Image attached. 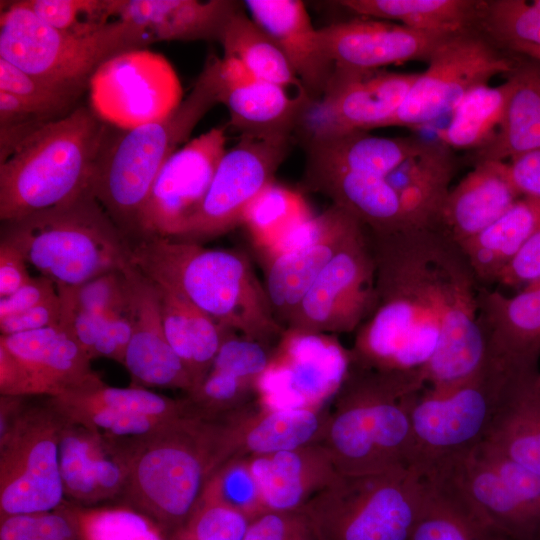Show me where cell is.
Segmentation results:
<instances>
[{"label":"cell","instance_id":"1","mask_svg":"<svg viewBox=\"0 0 540 540\" xmlns=\"http://www.w3.org/2000/svg\"><path fill=\"white\" fill-rule=\"evenodd\" d=\"M368 236L376 267L377 302L356 331L351 363L380 372L423 376L439 341L449 266L457 244L430 228L384 234L368 231Z\"/></svg>","mask_w":540,"mask_h":540},{"label":"cell","instance_id":"2","mask_svg":"<svg viewBox=\"0 0 540 540\" xmlns=\"http://www.w3.org/2000/svg\"><path fill=\"white\" fill-rule=\"evenodd\" d=\"M229 420L188 410L137 445L122 492L163 532L180 533L234 455Z\"/></svg>","mask_w":540,"mask_h":540},{"label":"cell","instance_id":"3","mask_svg":"<svg viewBox=\"0 0 540 540\" xmlns=\"http://www.w3.org/2000/svg\"><path fill=\"white\" fill-rule=\"evenodd\" d=\"M130 261L155 284L184 297L238 334L270 345L285 330L250 258L241 250L148 237L131 243Z\"/></svg>","mask_w":540,"mask_h":540},{"label":"cell","instance_id":"4","mask_svg":"<svg viewBox=\"0 0 540 540\" xmlns=\"http://www.w3.org/2000/svg\"><path fill=\"white\" fill-rule=\"evenodd\" d=\"M109 127L90 107L78 106L1 150V222L56 207L90 189Z\"/></svg>","mask_w":540,"mask_h":540},{"label":"cell","instance_id":"5","mask_svg":"<svg viewBox=\"0 0 540 540\" xmlns=\"http://www.w3.org/2000/svg\"><path fill=\"white\" fill-rule=\"evenodd\" d=\"M426 386L420 374L380 372L351 363L327 426V445L339 474L414 468L411 407Z\"/></svg>","mask_w":540,"mask_h":540},{"label":"cell","instance_id":"6","mask_svg":"<svg viewBox=\"0 0 540 540\" xmlns=\"http://www.w3.org/2000/svg\"><path fill=\"white\" fill-rule=\"evenodd\" d=\"M219 57L209 55L189 95L165 119L130 130H108L98 156L91 190L130 242L152 185L208 111L218 104Z\"/></svg>","mask_w":540,"mask_h":540},{"label":"cell","instance_id":"7","mask_svg":"<svg viewBox=\"0 0 540 540\" xmlns=\"http://www.w3.org/2000/svg\"><path fill=\"white\" fill-rule=\"evenodd\" d=\"M0 241L56 285L79 286L131 262V242L91 188L64 204L2 222Z\"/></svg>","mask_w":540,"mask_h":540},{"label":"cell","instance_id":"8","mask_svg":"<svg viewBox=\"0 0 540 540\" xmlns=\"http://www.w3.org/2000/svg\"><path fill=\"white\" fill-rule=\"evenodd\" d=\"M525 373L529 372L489 356L480 370L462 381L425 386L410 412L414 469L426 475L483 443L512 387Z\"/></svg>","mask_w":540,"mask_h":540},{"label":"cell","instance_id":"9","mask_svg":"<svg viewBox=\"0 0 540 540\" xmlns=\"http://www.w3.org/2000/svg\"><path fill=\"white\" fill-rule=\"evenodd\" d=\"M0 13V58L47 81L88 89L94 72L120 53L154 43L141 27L110 21L89 35L59 31L21 1L4 2Z\"/></svg>","mask_w":540,"mask_h":540},{"label":"cell","instance_id":"10","mask_svg":"<svg viewBox=\"0 0 540 540\" xmlns=\"http://www.w3.org/2000/svg\"><path fill=\"white\" fill-rule=\"evenodd\" d=\"M425 481L414 468L339 474L306 508L320 540H409Z\"/></svg>","mask_w":540,"mask_h":540},{"label":"cell","instance_id":"11","mask_svg":"<svg viewBox=\"0 0 540 540\" xmlns=\"http://www.w3.org/2000/svg\"><path fill=\"white\" fill-rule=\"evenodd\" d=\"M63 416L46 397L24 403L0 432V518L47 512L63 505L60 436Z\"/></svg>","mask_w":540,"mask_h":540},{"label":"cell","instance_id":"12","mask_svg":"<svg viewBox=\"0 0 540 540\" xmlns=\"http://www.w3.org/2000/svg\"><path fill=\"white\" fill-rule=\"evenodd\" d=\"M427 64L400 108L378 128H414L451 113L469 92L498 74L511 73L516 57L474 28L446 37Z\"/></svg>","mask_w":540,"mask_h":540},{"label":"cell","instance_id":"13","mask_svg":"<svg viewBox=\"0 0 540 540\" xmlns=\"http://www.w3.org/2000/svg\"><path fill=\"white\" fill-rule=\"evenodd\" d=\"M434 472L446 474L508 540H540L539 476L484 443Z\"/></svg>","mask_w":540,"mask_h":540},{"label":"cell","instance_id":"14","mask_svg":"<svg viewBox=\"0 0 540 540\" xmlns=\"http://www.w3.org/2000/svg\"><path fill=\"white\" fill-rule=\"evenodd\" d=\"M88 90L94 113L121 130L159 122L183 101L182 86L172 65L146 48L105 61L90 78Z\"/></svg>","mask_w":540,"mask_h":540},{"label":"cell","instance_id":"15","mask_svg":"<svg viewBox=\"0 0 540 540\" xmlns=\"http://www.w3.org/2000/svg\"><path fill=\"white\" fill-rule=\"evenodd\" d=\"M292 143L289 135H240L221 159L200 210L175 239L202 244L242 225L251 203L274 182Z\"/></svg>","mask_w":540,"mask_h":540},{"label":"cell","instance_id":"16","mask_svg":"<svg viewBox=\"0 0 540 540\" xmlns=\"http://www.w3.org/2000/svg\"><path fill=\"white\" fill-rule=\"evenodd\" d=\"M376 302V267L364 228L325 266L286 328L332 335L356 332L372 315Z\"/></svg>","mask_w":540,"mask_h":540},{"label":"cell","instance_id":"17","mask_svg":"<svg viewBox=\"0 0 540 540\" xmlns=\"http://www.w3.org/2000/svg\"><path fill=\"white\" fill-rule=\"evenodd\" d=\"M418 75L334 68L322 97L310 103L294 134L304 144L378 128L400 108Z\"/></svg>","mask_w":540,"mask_h":540},{"label":"cell","instance_id":"18","mask_svg":"<svg viewBox=\"0 0 540 540\" xmlns=\"http://www.w3.org/2000/svg\"><path fill=\"white\" fill-rule=\"evenodd\" d=\"M225 146V128L219 126L171 155L159 171L140 213L135 241L148 237L178 238L185 232L202 206L226 153Z\"/></svg>","mask_w":540,"mask_h":540},{"label":"cell","instance_id":"19","mask_svg":"<svg viewBox=\"0 0 540 540\" xmlns=\"http://www.w3.org/2000/svg\"><path fill=\"white\" fill-rule=\"evenodd\" d=\"M479 284L457 245L449 266L447 303L437 348L423 370L426 385L444 387L480 370L489 359L478 319Z\"/></svg>","mask_w":540,"mask_h":540},{"label":"cell","instance_id":"20","mask_svg":"<svg viewBox=\"0 0 540 540\" xmlns=\"http://www.w3.org/2000/svg\"><path fill=\"white\" fill-rule=\"evenodd\" d=\"M122 272L127 291L125 312L132 324L123 365L134 385L178 388L189 393L195 383L167 341L155 284L131 262Z\"/></svg>","mask_w":540,"mask_h":540},{"label":"cell","instance_id":"21","mask_svg":"<svg viewBox=\"0 0 540 540\" xmlns=\"http://www.w3.org/2000/svg\"><path fill=\"white\" fill-rule=\"evenodd\" d=\"M323 50L334 68L375 71L389 64L428 61L449 35L361 17L318 29Z\"/></svg>","mask_w":540,"mask_h":540},{"label":"cell","instance_id":"22","mask_svg":"<svg viewBox=\"0 0 540 540\" xmlns=\"http://www.w3.org/2000/svg\"><path fill=\"white\" fill-rule=\"evenodd\" d=\"M63 418L59 456L65 497L90 506L121 496L138 443L108 439Z\"/></svg>","mask_w":540,"mask_h":540},{"label":"cell","instance_id":"23","mask_svg":"<svg viewBox=\"0 0 540 540\" xmlns=\"http://www.w3.org/2000/svg\"><path fill=\"white\" fill-rule=\"evenodd\" d=\"M218 102L226 106L230 126L240 135L278 136L295 133L313 102L307 94L262 80L238 61L222 57L217 73Z\"/></svg>","mask_w":540,"mask_h":540},{"label":"cell","instance_id":"24","mask_svg":"<svg viewBox=\"0 0 540 540\" xmlns=\"http://www.w3.org/2000/svg\"><path fill=\"white\" fill-rule=\"evenodd\" d=\"M316 239L263 262L264 288L276 320L287 321L330 260L365 227L350 213L332 204L324 212Z\"/></svg>","mask_w":540,"mask_h":540},{"label":"cell","instance_id":"25","mask_svg":"<svg viewBox=\"0 0 540 540\" xmlns=\"http://www.w3.org/2000/svg\"><path fill=\"white\" fill-rule=\"evenodd\" d=\"M478 319L489 356L520 371H538L540 283L512 296L479 287Z\"/></svg>","mask_w":540,"mask_h":540},{"label":"cell","instance_id":"26","mask_svg":"<svg viewBox=\"0 0 540 540\" xmlns=\"http://www.w3.org/2000/svg\"><path fill=\"white\" fill-rule=\"evenodd\" d=\"M519 198L507 163H478L449 190L432 229L460 245L490 226Z\"/></svg>","mask_w":540,"mask_h":540},{"label":"cell","instance_id":"27","mask_svg":"<svg viewBox=\"0 0 540 540\" xmlns=\"http://www.w3.org/2000/svg\"><path fill=\"white\" fill-rule=\"evenodd\" d=\"M0 345L24 367L31 396L56 397L98 376L91 369V359L61 325L0 335Z\"/></svg>","mask_w":540,"mask_h":540},{"label":"cell","instance_id":"28","mask_svg":"<svg viewBox=\"0 0 540 540\" xmlns=\"http://www.w3.org/2000/svg\"><path fill=\"white\" fill-rule=\"evenodd\" d=\"M272 359L285 370L305 408L317 410L336 396L350 366L351 352L332 334L285 328Z\"/></svg>","mask_w":540,"mask_h":540},{"label":"cell","instance_id":"29","mask_svg":"<svg viewBox=\"0 0 540 540\" xmlns=\"http://www.w3.org/2000/svg\"><path fill=\"white\" fill-rule=\"evenodd\" d=\"M244 6L280 48L309 98L319 100L334 65L323 50L305 4L299 0H246Z\"/></svg>","mask_w":540,"mask_h":540},{"label":"cell","instance_id":"30","mask_svg":"<svg viewBox=\"0 0 540 540\" xmlns=\"http://www.w3.org/2000/svg\"><path fill=\"white\" fill-rule=\"evenodd\" d=\"M413 137H378L357 130L303 144L306 165L302 186L343 173L385 178L425 146Z\"/></svg>","mask_w":540,"mask_h":540},{"label":"cell","instance_id":"31","mask_svg":"<svg viewBox=\"0 0 540 540\" xmlns=\"http://www.w3.org/2000/svg\"><path fill=\"white\" fill-rule=\"evenodd\" d=\"M233 0H109L111 17L143 28L158 41H218L243 9Z\"/></svg>","mask_w":540,"mask_h":540},{"label":"cell","instance_id":"32","mask_svg":"<svg viewBox=\"0 0 540 540\" xmlns=\"http://www.w3.org/2000/svg\"><path fill=\"white\" fill-rule=\"evenodd\" d=\"M248 468L264 511L302 509L339 475L324 446L253 456Z\"/></svg>","mask_w":540,"mask_h":540},{"label":"cell","instance_id":"33","mask_svg":"<svg viewBox=\"0 0 540 540\" xmlns=\"http://www.w3.org/2000/svg\"><path fill=\"white\" fill-rule=\"evenodd\" d=\"M508 77L512 90L503 119L493 138L470 154L474 165L540 150V61L516 57Z\"/></svg>","mask_w":540,"mask_h":540},{"label":"cell","instance_id":"34","mask_svg":"<svg viewBox=\"0 0 540 540\" xmlns=\"http://www.w3.org/2000/svg\"><path fill=\"white\" fill-rule=\"evenodd\" d=\"M454 172L448 147L426 143L385 177L398 193L410 227L432 229Z\"/></svg>","mask_w":540,"mask_h":540},{"label":"cell","instance_id":"35","mask_svg":"<svg viewBox=\"0 0 540 540\" xmlns=\"http://www.w3.org/2000/svg\"><path fill=\"white\" fill-rule=\"evenodd\" d=\"M421 509L409 540H508L444 473L425 476Z\"/></svg>","mask_w":540,"mask_h":540},{"label":"cell","instance_id":"36","mask_svg":"<svg viewBox=\"0 0 540 540\" xmlns=\"http://www.w3.org/2000/svg\"><path fill=\"white\" fill-rule=\"evenodd\" d=\"M155 286L167 341L189 371L196 387L210 371L225 337L234 331L221 326L174 291Z\"/></svg>","mask_w":540,"mask_h":540},{"label":"cell","instance_id":"37","mask_svg":"<svg viewBox=\"0 0 540 540\" xmlns=\"http://www.w3.org/2000/svg\"><path fill=\"white\" fill-rule=\"evenodd\" d=\"M538 373H525L517 379L483 443L540 477Z\"/></svg>","mask_w":540,"mask_h":540},{"label":"cell","instance_id":"38","mask_svg":"<svg viewBox=\"0 0 540 540\" xmlns=\"http://www.w3.org/2000/svg\"><path fill=\"white\" fill-rule=\"evenodd\" d=\"M305 189L327 196L372 233L412 228L398 193L383 177L343 173L321 179Z\"/></svg>","mask_w":540,"mask_h":540},{"label":"cell","instance_id":"39","mask_svg":"<svg viewBox=\"0 0 540 540\" xmlns=\"http://www.w3.org/2000/svg\"><path fill=\"white\" fill-rule=\"evenodd\" d=\"M539 227L540 200L521 197L490 226L458 245L478 284L496 283Z\"/></svg>","mask_w":540,"mask_h":540},{"label":"cell","instance_id":"40","mask_svg":"<svg viewBox=\"0 0 540 540\" xmlns=\"http://www.w3.org/2000/svg\"><path fill=\"white\" fill-rule=\"evenodd\" d=\"M340 6L360 15L409 28L454 34L477 28L483 0H342Z\"/></svg>","mask_w":540,"mask_h":540},{"label":"cell","instance_id":"41","mask_svg":"<svg viewBox=\"0 0 540 540\" xmlns=\"http://www.w3.org/2000/svg\"><path fill=\"white\" fill-rule=\"evenodd\" d=\"M219 43L224 50L223 57L238 61L256 77L306 94L280 48L243 9L230 19Z\"/></svg>","mask_w":540,"mask_h":540},{"label":"cell","instance_id":"42","mask_svg":"<svg viewBox=\"0 0 540 540\" xmlns=\"http://www.w3.org/2000/svg\"><path fill=\"white\" fill-rule=\"evenodd\" d=\"M263 411L265 414L256 417L246 428L231 423L234 455L248 452L261 456L295 450L309 445L320 431L317 410Z\"/></svg>","mask_w":540,"mask_h":540},{"label":"cell","instance_id":"43","mask_svg":"<svg viewBox=\"0 0 540 540\" xmlns=\"http://www.w3.org/2000/svg\"><path fill=\"white\" fill-rule=\"evenodd\" d=\"M59 410L106 409L119 413L176 418L189 408V400H175L142 386L112 387L99 376L87 384L56 397H47Z\"/></svg>","mask_w":540,"mask_h":540},{"label":"cell","instance_id":"44","mask_svg":"<svg viewBox=\"0 0 540 540\" xmlns=\"http://www.w3.org/2000/svg\"><path fill=\"white\" fill-rule=\"evenodd\" d=\"M512 90V81L499 86L483 85L469 92L456 108L448 125L439 132L443 145L455 149L476 150L495 135Z\"/></svg>","mask_w":540,"mask_h":540},{"label":"cell","instance_id":"45","mask_svg":"<svg viewBox=\"0 0 540 540\" xmlns=\"http://www.w3.org/2000/svg\"><path fill=\"white\" fill-rule=\"evenodd\" d=\"M313 216L299 191L273 182L251 203L242 225L260 256Z\"/></svg>","mask_w":540,"mask_h":540},{"label":"cell","instance_id":"46","mask_svg":"<svg viewBox=\"0 0 540 540\" xmlns=\"http://www.w3.org/2000/svg\"><path fill=\"white\" fill-rule=\"evenodd\" d=\"M86 89L34 77L0 58V91L18 96L44 122L72 112Z\"/></svg>","mask_w":540,"mask_h":540},{"label":"cell","instance_id":"47","mask_svg":"<svg viewBox=\"0 0 540 540\" xmlns=\"http://www.w3.org/2000/svg\"><path fill=\"white\" fill-rule=\"evenodd\" d=\"M477 29L502 49L540 47V0H483Z\"/></svg>","mask_w":540,"mask_h":540},{"label":"cell","instance_id":"48","mask_svg":"<svg viewBox=\"0 0 540 540\" xmlns=\"http://www.w3.org/2000/svg\"><path fill=\"white\" fill-rule=\"evenodd\" d=\"M82 540H164L149 517L131 507L76 506Z\"/></svg>","mask_w":540,"mask_h":540},{"label":"cell","instance_id":"49","mask_svg":"<svg viewBox=\"0 0 540 540\" xmlns=\"http://www.w3.org/2000/svg\"><path fill=\"white\" fill-rule=\"evenodd\" d=\"M251 518L228 503L213 481L189 520L177 535L184 540H244Z\"/></svg>","mask_w":540,"mask_h":540},{"label":"cell","instance_id":"50","mask_svg":"<svg viewBox=\"0 0 540 540\" xmlns=\"http://www.w3.org/2000/svg\"><path fill=\"white\" fill-rule=\"evenodd\" d=\"M47 25L75 35H89L110 21L109 0H23Z\"/></svg>","mask_w":540,"mask_h":540},{"label":"cell","instance_id":"51","mask_svg":"<svg viewBox=\"0 0 540 540\" xmlns=\"http://www.w3.org/2000/svg\"><path fill=\"white\" fill-rule=\"evenodd\" d=\"M0 540H82L76 506L3 518Z\"/></svg>","mask_w":540,"mask_h":540},{"label":"cell","instance_id":"52","mask_svg":"<svg viewBox=\"0 0 540 540\" xmlns=\"http://www.w3.org/2000/svg\"><path fill=\"white\" fill-rule=\"evenodd\" d=\"M273 355L268 344L230 332L222 342L211 369L228 373L255 387Z\"/></svg>","mask_w":540,"mask_h":540},{"label":"cell","instance_id":"53","mask_svg":"<svg viewBox=\"0 0 540 540\" xmlns=\"http://www.w3.org/2000/svg\"><path fill=\"white\" fill-rule=\"evenodd\" d=\"M244 540H320L306 507L293 511H264L250 520Z\"/></svg>","mask_w":540,"mask_h":540},{"label":"cell","instance_id":"54","mask_svg":"<svg viewBox=\"0 0 540 540\" xmlns=\"http://www.w3.org/2000/svg\"><path fill=\"white\" fill-rule=\"evenodd\" d=\"M70 289L76 306L82 310L95 313L126 311L127 291L122 270L104 273Z\"/></svg>","mask_w":540,"mask_h":540},{"label":"cell","instance_id":"55","mask_svg":"<svg viewBox=\"0 0 540 540\" xmlns=\"http://www.w3.org/2000/svg\"><path fill=\"white\" fill-rule=\"evenodd\" d=\"M229 463V462H228ZM224 465L212 481L220 495L251 519L264 512L257 484L247 464Z\"/></svg>","mask_w":540,"mask_h":540},{"label":"cell","instance_id":"56","mask_svg":"<svg viewBox=\"0 0 540 540\" xmlns=\"http://www.w3.org/2000/svg\"><path fill=\"white\" fill-rule=\"evenodd\" d=\"M496 283L518 291L540 283V227L504 268Z\"/></svg>","mask_w":540,"mask_h":540},{"label":"cell","instance_id":"57","mask_svg":"<svg viewBox=\"0 0 540 540\" xmlns=\"http://www.w3.org/2000/svg\"><path fill=\"white\" fill-rule=\"evenodd\" d=\"M62 309L59 295L23 312L0 318L2 336L36 331L61 323Z\"/></svg>","mask_w":540,"mask_h":540},{"label":"cell","instance_id":"58","mask_svg":"<svg viewBox=\"0 0 540 540\" xmlns=\"http://www.w3.org/2000/svg\"><path fill=\"white\" fill-rule=\"evenodd\" d=\"M58 295L57 286L50 278L40 275L7 297L0 298V318L38 306Z\"/></svg>","mask_w":540,"mask_h":540},{"label":"cell","instance_id":"59","mask_svg":"<svg viewBox=\"0 0 540 540\" xmlns=\"http://www.w3.org/2000/svg\"><path fill=\"white\" fill-rule=\"evenodd\" d=\"M131 336L132 324L126 312L112 316L97 340L92 359L105 357L123 365Z\"/></svg>","mask_w":540,"mask_h":540},{"label":"cell","instance_id":"60","mask_svg":"<svg viewBox=\"0 0 540 540\" xmlns=\"http://www.w3.org/2000/svg\"><path fill=\"white\" fill-rule=\"evenodd\" d=\"M509 160L508 174L520 196L540 200V150L528 151Z\"/></svg>","mask_w":540,"mask_h":540},{"label":"cell","instance_id":"61","mask_svg":"<svg viewBox=\"0 0 540 540\" xmlns=\"http://www.w3.org/2000/svg\"><path fill=\"white\" fill-rule=\"evenodd\" d=\"M31 277L23 255L10 244L0 241V298L17 291Z\"/></svg>","mask_w":540,"mask_h":540},{"label":"cell","instance_id":"62","mask_svg":"<svg viewBox=\"0 0 540 540\" xmlns=\"http://www.w3.org/2000/svg\"><path fill=\"white\" fill-rule=\"evenodd\" d=\"M507 51L526 56L540 61V47L528 44H513L506 48Z\"/></svg>","mask_w":540,"mask_h":540},{"label":"cell","instance_id":"63","mask_svg":"<svg viewBox=\"0 0 540 540\" xmlns=\"http://www.w3.org/2000/svg\"><path fill=\"white\" fill-rule=\"evenodd\" d=\"M535 384H536V388H537V390H538V392L540 394V372L536 376Z\"/></svg>","mask_w":540,"mask_h":540}]
</instances>
